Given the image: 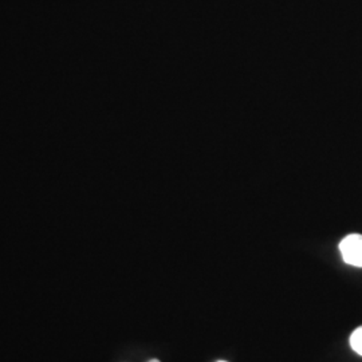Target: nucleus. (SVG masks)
I'll return each instance as SVG.
<instances>
[{"label":"nucleus","instance_id":"1","mask_svg":"<svg viewBox=\"0 0 362 362\" xmlns=\"http://www.w3.org/2000/svg\"><path fill=\"white\" fill-rule=\"evenodd\" d=\"M339 251L344 260L356 267H362V235L351 233L339 243Z\"/></svg>","mask_w":362,"mask_h":362},{"label":"nucleus","instance_id":"4","mask_svg":"<svg viewBox=\"0 0 362 362\" xmlns=\"http://www.w3.org/2000/svg\"><path fill=\"white\" fill-rule=\"evenodd\" d=\"M219 362H227V361H219Z\"/></svg>","mask_w":362,"mask_h":362},{"label":"nucleus","instance_id":"2","mask_svg":"<svg viewBox=\"0 0 362 362\" xmlns=\"http://www.w3.org/2000/svg\"><path fill=\"white\" fill-rule=\"evenodd\" d=\"M350 346L356 353L362 356V326L353 332V334L350 337Z\"/></svg>","mask_w":362,"mask_h":362},{"label":"nucleus","instance_id":"3","mask_svg":"<svg viewBox=\"0 0 362 362\" xmlns=\"http://www.w3.org/2000/svg\"><path fill=\"white\" fill-rule=\"evenodd\" d=\"M149 362H160V361H158V360H151V361H149Z\"/></svg>","mask_w":362,"mask_h":362}]
</instances>
